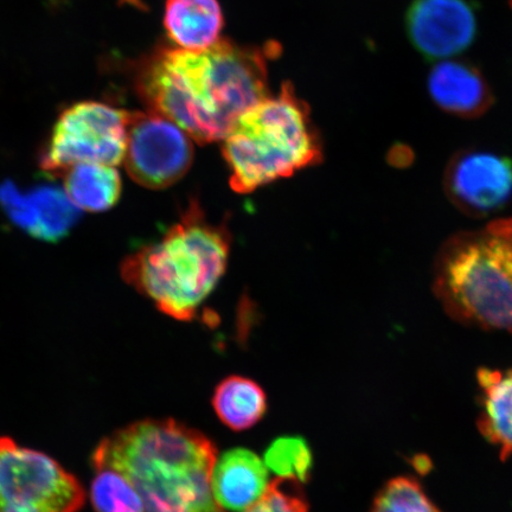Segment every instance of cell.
Returning a JSON list of instances; mask_svg holds the SVG:
<instances>
[{"mask_svg": "<svg viewBox=\"0 0 512 512\" xmlns=\"http://www.w3.org/2000/svg\"><path fill=\"white\" fill-rule=\"evenodd\" d=\"M140 98L201 144L221 142L267 98V56L220 40L204 50L159 49L140 66Z\"/></svg>", "mask_w": 512, "mask_h": 512, "instance_id": "6da1fadb", "label": "cell"}, {"mask_svg": "<svg viewBox=\"0 0 512 512\" xmlns=\"http://www.w3.org/2000/svg\"><path fill=\"white\" fill-rule=\"evenodd\" d=\"M217 450L206 435L175 420H144L115 431L96 446L94 470L128 479L145 512H226L216 502Z\"/></svg>", "mask_w": 512, "mask_h": 512, "instance_id": "7a4b0ae2", "label": "cell"}, {"mask_svg": "<svg viewBox=\"0 0 512 512\" xmlns=\"http://www.w3.org/2000/svg\"><path fill=\"white\" fill-rule=\"evenodd\" d=\"M232 236L191 202L162 239L124 260L121 274L166 316L190 322L227 270Z\"/></svg>", "mask_w": 512, "mask_h": 512, "instance_id": "3957f363", "label": "cell"}, {"mask_svg": "<svg viewBox=\"0 0 512 512\" xmlns=\"http://www.w3.org/2000/svg\"><path fill=\"white\" fill-rule=\"evenodd\" d=\"M433 291L458 323L512 332V219L447 239L435 258Z\"/></svg>", "mask_w": 512, "mask_h": 512, "instance_id": "277c9868", "label": "cell"}, {"mask_svg": "<svg viewBox=\"0 0 512 512\" xmlns=\"http://www.w3.org/2000/svg\"><path fill=\"white\" fill-rule=\"evenodd\" d=\"M223 142L230 187L238 194L291 177L323 157L309 108L288 83L242 114Z\"/></svg>", "mask_w": 512, "mask_h": 512, "instance_id": "5b68a950", "label": "cell"}, {"mask_svg": "<svg viewBox=\"0 0 512 512\" xmlns=\"http://www.w3.org/2000/svg\"><path fill=\"white\" fill-rule=\"evenodd\" d=\"M130 114L98 101L66 108L41 153V169L57 177L78 164L117 166L124 162Z\"/></svg>", "mask_w": 512, "mask_h": 512, "instance_id": "8992f818", "label": "cell"}, {"mask_svg": "<svg viewBox=\"0 0 512 512\" xmlns=\"http://www.w3.org/2000/svg\"><path fill=\"white\" fill-rule=\"evenodd\" d=\"M86 492L48 454L0 438V512H79Z\"/></svg>", "mask_w": 512, "mask_h": 512, "instance_id": "52a82bcc", "label": "cell"}, {"mask_svg": "<svg viewBox=\"0 0 512 512\" xmlns=\"http://www.w3.org/2000/svg\"><path fill=\"white\" fill-rule=\"evenodd\" d=\"M194 160L190 137L155 112L131 113L124 164L134 182L160 190L181 181Z\"/></svg>", "mask_w": 512, "mask_h": 512, "instance_id": "ba28073f", "label": "cell"}, {"mask_svg": "<svg viewBox=\"0 0 512 512\" xmlns=\"http://www.w3.org/2000/svg\"><path fill=\"white\" fill-rule=\"evenodd\" d=\"M444 183L454 207L467 216H490L512 198V160L491 151L459 152L448 162Z\"/></svg>", "mask_w": 512, "mask_h": 512, "instance_id": "9c48e42d", "label": "cell"}, {"mask_svg": "<svg viewBox=\"0 0 512 512\" xmlns=\"http://www.w3.org/2000/svg\"><path fill=\"white\" fill-rule=\"evenodd\" d=\"M406 22L409 40L431 60L462 53L477 32L476 12L467 0H414Z\"/></svg>", "mask_w": 512, "mask_h": 512, "instance_id": "30bf717a", "label": "cell"}, {"mask_svg": "<svg viewBox=\"0 0 512 512\" xmlns=\"http://www.w3.org/2000/svg\"><path fill=\"white\" fill-rule=\"evenodd\" d=\"M428 91L441 110L465 119L480 117L494 100L483 74L465 61L439 62L428 76Z\"/></svg>", "mask_w": 512, "mask_h": 512, "instance_id": "8fae6325", "label": "cell"}, {"mask_svg": "<svg viewBox=\"0 0 512 512\" xmlns=\"http://www.w3.org/2000/svg\"><path fill=\"white\" fill-rule=\"evenodd\" d=\"M267 466L247 448H233L217 460L213 472L216 502L226 511L242 512L264 496L268 489Z\"/></svg>", "mask_w": 512, "mask_h": 512, "instance_id": "7c38bea8", "label": "cell"}, {"mask_svg": "<svg viewBox=\"0 0 512 512\" xmlns=\"http://www.w3.org/2000/svg\"><path fill=\"white\" fill-rule=\"evenodd\" d=\"M164 27L177 46L204 50L220 41L223 15L217 0H166Z\"/></svg>", "mask_w": 512, "mask_h": 512, "instance_id": "4fadbf2b", "label": "cell"}, {"mask_svg": "<svg viewBox=\"0 0 512 512\" xmlns=\"http://www.w3.org/2000/svg\"><path fill=\"white\" fill-rule=\"evenodd\" d=\"M477 380L482 407L479 430L505 460L512 454V369H480Z\"/></svg>", "mask_w": 512, "mask_h": 512, "instance_id": "5bb4252c", "label": "cell"}, {"mask_svg": "<svg viewBox=\"0 0 512 512\" xmlns=\"http://www.w3.org/2000/svg\"><path fill=\"white\" fill-rule=\"evenodd\" d=\"M64 189L75 207L91 213L112 209L121 196V178L114 166L78 164L63 174Z\"/></svg>", "mask_w": 512, "mask_h": 512, "instance_id": "9a60e30c", "label": "cell"}, {"mask_svg": "<svg viewBox=\"0 0 512 512\" xmlns=\"http://www.w3.org/2000/svg\"><path fill=\"white\" fill-rule=\"evenodd\" d=\"M213 407L224 425L246 431L264 418L267 396L258 383L247 377L230 376L216 387Z\"/></svg>", "mask_w": 512, "mask_h": 512, "instance_id": "2e32d148", "label": "cell"}, {"mask_svg": "<svg viewBox=\"0 0 512 512\" xmlns=\"http://www.w3.org/2000/svg\"><path fill=\"white\" fill-rule=\"evenodd\" d=\"M32 214L31 236L49 242L64 238L79 219V209L66 192L50 185L28 192Z\"/></svg>", "mask_w": 512, "mask_h": 512, "instance_id": "e0dca14e", "label": "cell"}, {"mask_svg": "<svg viewBox=\"0 0 512 512\" xmlns=\"http://www.w3.org/2000/svg\"><path fill=\"white\" fill-rule=\"evenodd\" d=\"M95 471L89 495L96 512H145L142 497L120 472L112 469Z\"/></svg>", "mask_w": 512, "mask_h": 512, "instance_id": "ac0fdd59", "label": "cell"}, {"mask_svg": "<svg viewBox=\"0 0 512 512\" xmlns=\"http://www.w3.org/2000/svg\"><path fill=\"white\" fill-rule=\"evenodd\" d=\"M265 464L278 477L309 482L313 469V456L309 444L300 437L275 439L265 453Z\"/></svg>", "mask_w": 512, "mask_h": 512, "instance_id": "d6986e66", "label": "cell"}, {"mask_svg": "<svg viewBox=\"0 0 512 512\" xmlns=\"http://www.w3.org/2000/svg\"><path fill=\"white\" fill-rule=\"evenodd\" d=\"M371 512H441L416 480L395 478L381 490Z\"/></svg>", "mask_w": 512, "mask_h": 512, "instance_id": "ffe728a7", "label": "cell"}, {"mask_svg": "<svg viewBox=\"0 0 512 512\" xmlns=\"http://www.w3.org/2000/svg\"><path fill=\"white\" fill-rule=\"evenodd\" d=\"M302 483L296 479L277 477L258 502L245 512H310Z\"/></svg>", "mask_w": 512, "mask_h": 512, "instance_id": "44dd1931", "label": "cell"}]
</instances>
